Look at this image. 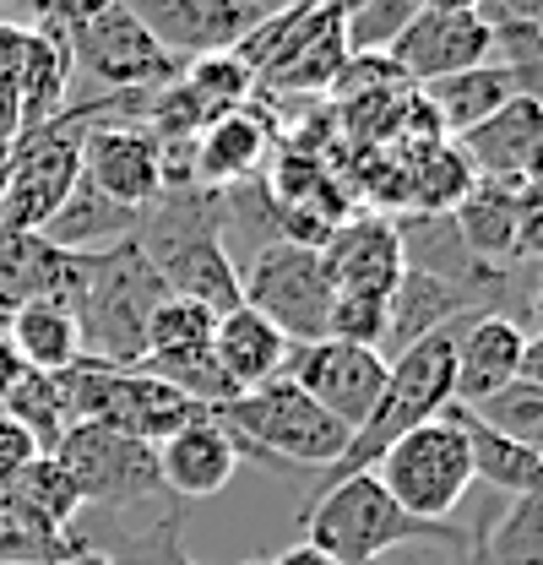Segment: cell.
Wrapping results in <instances>:
<instances>
[{"instance_id":"cell-1","label":"cell","mask_w":543,"mask_h":565,"mask_svg":"<svg viewBox=\"0 0 543 565\" xmlns=\"http://www.w3.org/2000/svg\"><path fill=\"white\" fill-rule=\"evenodd\" d=\"M136 245L169 282L174 299H196L212 316L239 310V267L223 245V196L212 191H163L136 217Z\"/></svg>"},{"instance_id":"cell-2","label":"cell","mask_w":543,"mask_h":565,"mask_svg":"<svg viewBox=\"0 0 543 565\" xmlns=\"http://www.w3.org/2000/svg\"><path fill=\"white\" fill-rule=\"evenodd\" d=\"M169 299V282L147 262L136 239L104 245L82 256V288H76V332H82V364L104 370H136L147 353V321Z\"/></svg>"},{"instance_id":"cell-3","label":"cell","mask_w":543,"mask_h":565,"mask_svg":"<svg viewBox=\"0 0 543 565\" xmlns=\"http://www.w3.org/2000/svg\"><path fill=\"white\" fill-rule=\"evenodd\" d=\"M451 403H457V332H435V338L403 349L397 359H386L381 403L348 435V451L338 457V468H327V484H338L348 473H370L375 457L392 440H403L407 429H418V424L440 419Z\"/></svg>"},{"instance_id":"cell-4","label":"cell","mask_w":543,"mask_h":565,"mask_svg":"<svg viewBox=\"0 0 543 565\" xmlns=\"http://www.w3.org/2000/svg\"><path fill=\"white\" fill-rule=\"evenodd\" d=\"M305 544H316L321 555L338 565H375L381 555L418 544V539H440V544H473L462 527H429L397 511V500L375 484V473H348L321 494H310V505L299 511Z\"/></svg>"},{"instance_id":"cell-5","label":"cell","mask_w":543,"mask_h":565,"mask_svg":"<svg viewBox=\"0 0 543 565\" xmlns=\"http://www.w3.org/2000/svg\"><path fill=\"white\" fill-rule=\"evenodd\" d=\"M217 424L239 446V462L256 457V462H277V468H321V473L338 468V457L348 451V435H353L327 408H316L288 375L217 408Z\"/></svg>"},{"instance_id":"cell-6","label":"cell","mask_w":543,"mask_h":565,"mask_svg":"<svg viewBox=\"0 0 543 565\" xmlns=\"http://www.w3.org/2000/svg\"><path fill=\"white\" fill-rule=\"evenodd\" d=\"M98 98L71 104L66 115H55L50 126L17 131L6 152V191H0V228L6 234H39L61 202L82 180V137L98 120Z\"/></svg>"},{"instance_id":"cell-7","label":"cell","mask_w":543,"mask_h":565,"mask_svg":"<svg viewBox=\"0 0 543 565\" xmlns=\"http://www.w3.org/2000/svg\"><path fill=\"white\" fill-rule=\"evenodd\" d=\"M375 484L397 500V511H407L413 522L446 527L451 511L462 505V494L473 490V457H468V435L451 419V408L440 419L407 429L403 440H392L375 457Z\"/></svg>"},{"instance_id":"cell-8","label":"cell","mask_w":543,"mask_h":565,"mask_svg":"<svg viewBox=\"0 0 543 565\" xmlns=\"http://www.w3.org/2000/svg\"><path fill=\"white\" fill-rule=\"evenodd\" d=\"M332 299L338 294H332L321 250L294 245V239H267L251 256V267L239 273V305H251L256 316H267L294 349L327 338Z\"/></svg>"},{"instance_id":"cell-9","label":"cell","mask_w":543,"mask_h":565,"mask_svg":"<svg viewBox=\"0 0 543 565\" xmlns=\"http://www.w3.org/2000/svg\"><path fill=\"white\" fill-rule=\"evenodd\" d=\"M50 457L76 479L87 511H131V505H152L163 494L158 451L120 429H104V424L76 419Z\"/></svg>"},{"instance_id":"cell-10","label":"cell","mask_w":543,"mask_h":565,"mask_svg":"<svg viewBox=\"0 0 543 565\" xmlns=\"http://www.w3.org/2000/svg\"><path fill=\"white\" fill-rule=\"evenodd\" d=\"M71 44V76H87L98 87V98H152L158 87H169L180 66L147 39V28L115 0L104 17L82 22L66 33Z\"/></svg>"},{"instance_id":"cell-11","label":"cell","mask_w":543,"mask_h":565,"mask_svg":"<svg viewBox=\"0 0 543 565\" xmlns=\"http://www.w3.org/2000/svg\"><path fill=\"white\" fill-rule=\"evenodd\" d=\"M120 6L147 28V39L174 66L239 50L272 17V6L262 0H120Z\"/></svg>"},{"instance_id":"cell-12","label":"cell","mask_w":543,"mask_h":565,"mask_svg":"<svg viewBox=\"0 0 543 565\" xmlns=\"http://www.w3.org/2000/svg\"><path fill=\"white\" fill-rule=\"evenodd\" d=\"M98 120L82 137V180L109 202L147 212L163 196V141L141 120H109V98H98Z\"/></svg>"},{"instance_id":"cell-13","label":"cell","mask_w":543,"mask_h":565,"mask_svg":"<svg viewBox=\"0 0 543 565\" xmlns=\"http://www.w3.org/2000/svg\"><path fill=\"white\" fill-rule=\"evenodd\" d=\"M316 408H327L338 424L359 429L370 419V408L381 403V386H386V353L359 349V343H338V338H316V343H299L288 353V370H283Z\"/></svg>"},{"instance_id":"cell-14","label":"cell","mask_w":543,"mask_h":565,"mask_svg":"<svg viewBox=\"0 0 543 565\" xmlns=\"http://www.w3.org/2000/svg\"><path fill=\"white\" fill-rule=\"evenodd\" d=\"M386 61L413 87L473 71L489 61V17L483 11H413V22L392 39Z\"/></svg>"},{"instance_id":"cell-15","label":"cell","mask_w":543,"mask_h":565,"mask_svg":"<svg viewBox=\"0 0 543 565\" xmlns=\"http://www.w3.org/2000/svg\"><path fill=\"white\" fill-rule=\"evenodd\" d=\"M321 262H327V278H332V294L338 299H381L392 305L397 282L407 273V256H403V234L392 217H348L327 234L321 245Z\"/></svg>"},{"instance_id":"cell-16","label":"cell","mask_w":543,"mask_h":565,"mask_svg":"<svg viewBox=\"0 0 543 565\" xmlns=\"http://www.w3.org/2000/svg\"><path fill=\"white\" fill-rule=\"evenodd\" d=\"M457 152L468 158L473 180H500V185L543 180V104L533 98L500 104L483 126L457 137Z\"/></svg>"},{"instance_id":"cell-17","label":"cell","mask_w":543,"mask_h":565,"mask_svg":"<svg viewBox=\"0 0 543 565\" xmlns=\"http://www.w3.org/2000/svg\"><path fill=\"white\" fill-rule=\"evenodd\" d=\"M82 288V256L55 250L44 234H6L0 228V316L22 305H76Z\"/></svg>"},{"instance_id":"cell-18","label":"cell","mask_w":543,"mask_h":565,"mask_svg":"<svg viewBox=\"0 0 543 565\" xmlns=\"http://www.w3.org/2000/svg\"><path fill=\"white\" fill-rule=\"evenodd\" d=\"M158 451V479L163 494L180 500H212L228 490V479L239 473V446L228 440V429L217 424V414H202L185 429H174L169 440L152 446Z\"/></svg>"},{"instance_id":"cell-19","label":"cell","mask_w":543,"mask_h":565,"mask_svg":"<svg viewBox=\"0 0 543 565\" xmlns=\"http://www.w3.org/2000/svg\"><path fill=\"white\" fill-rule=\"evenodd\" d=\"M288 353H294V343L272 327L267 316H256L251 305L217 316V327H212V359H217V370L228 375V386L239 397L277 381L288 370Z\"/></svg>"},{"instance_id":"cell-20","label":"cell","mask_w":543,"mask_h":565,"mask_svg":"<svg viewBox=\"0 0 543 565\" xmlns=\"http://www.w3.org/2000/svg\"><path fill=\"white\" fill-rule=\"evenodd\" d=\"M528 332L511 316H473L457 338V408H478L483 397L505 392L517 381Z\"/></svg>"},{"instance_id":"cell-21","label":"cell","mask_w":543,"mask_h":565,"mask_svg":"<svg viewBox=\"0 0 543 565\" xmlns=\"http://www.w3.org/2000/svg\"><path fill=\"white\" fill-rule=\"evenodd\" d=\"M473 316L478 305L457 282L407 267L397 294H392V305H386V343L381 349L403 353L413 343H424V338H435V332H451V321H473Z\"/></svg>"},{"instance_id":"cell-22","label":"cell","mask_w":543,"mask_h":565,"mask_svg":"<svg viewBox=\"0 0 543 565\" xmlns=\"http://www.w3.org/2000/svg\"><path fill=\"white\" fill-rule=\"evenodd\" d=\"M267 137L272 126L256 120L251 109H234V115L212 120L202 137L191 141V180H196V191L223 196L228 185H245L262 169V158H267Z\"/></svg>"},{"instance_id":"cell-23","label":"cell","mask_w":543,"mask_h":565,"mask_svg":"<svg viewBox=\"0 0 543 565\" xmlns=\"http://www.w3.org/2000/svg\"><path fill=\"white\" fill-rule=\"evenodd\" d=\"M517 202H522V185L473 180L468 196L446 212L473 262H483V267H511L517 262Z\"/></svg>"},{"instance_id":"cell-24","label":"cell","mask_w":543,"mask_h":565,"mask_svg":"<svg viewBox=\"0 0 543 565\" xmlns=\"http://www.w3.org/2000/svg\"><path fill=\"white\" fill-rule=\"evenodd\" d=\"M71 44L66 33L50 28H28V50H22V76H17V131L50 126L55 115L71 109Z\"/></svg>"},{"instance_id":"cell-25","label":"cell","mask_w":543,"mask_h":565,"mask_svg":"<svg viewBox=\"0 0 543 565\" xmlns=\"http://www.w3.org/2000/svg\"><path fill=\"white\" fill-rule=\"evenodd\" d=\"M418 98L429 104L440 137L457 141V137H468L473 126H483L500 104H511L517 87H511V76L494 66V61H483V66H473V71H457V76H440V82L418 87Z\"/></svg>"},{"instance_id":"cell-26","label":"cell","mask_w":543,"mask_h":565,"mask_svg":"<svg viewBox=\"0 0 543 565\" xmlns=\"http://www.w3.org/2000/svg\"><path fill=\"white\" fill-rule=\"evenodd\" d=\"M136 217L141 212L120 207V202H109L104 191H93L87 180H76V191H71L61 212L39 228L55 250H71V256H87V250H104V245H120V239H131L136 234Z\"/></svg>"},{"instance_id":"cell-27","label":"cell","mask_w":543,"mask_h":565,"mask_svg":"<svg viewBox=\"0 0 543 565\" xmlns=\"http://www.w3.org/2000/svg\"><path fill=\"white\" fill-rule=\"evenodd\" d=\"M6 343L17 349V359L39 375H66L82 364V332L76 316L61 305H22L6 321Z\"/></svg>"},{"instance_id":"cell-28","label":"cell","mask_w":543,"mask_h":565,"mask_svg":"<svg viewBox=\"0 0 543 565\" xmlns=\"http://www.w3.org/2000/svg\"><path fill=\"white\" fill-rule=\"evenodd\" d=\"M451 419L462 424V435H468L473 479H483V484H494V490H505V494H533V479H539V451H528V446L505 440L500 429L478 424L473 414H468V408H457V403H451Z\"/></svg>"},{"instance_id":"cell-29","label":"cell","mask_w":543,"mask_h":565,"mask_svg":"<svg viewBox=\"0 0 543 565\" xmlns=\"http://www.w3.org/2000/svg\"><path fill=\"white\" fill-rule=\"evenodd\" d=\"M6 500H17V505L33 511L39 522H50L55 533H71V527L82 522V511H87V500H82V490H76V479H71L50 451H39V457L6 484Z\"/></svg>"},{"instance_id":"cell-30","label":"cell","mask_w":543,"mask_h":565,"mask_svg":"<svg viewBox=\"0 0 543 565\" xmlns=\"http://www.w3.org/2000/svg\"><path fill=\"white\" fill-rule=\"evenodd\" d=\"M0 414H6L11 424H22V429L33 435L39 451H55L61 435L76 424L66 381H61V375H39V370H28V375L11 386V397L0 403Z\"/></svg>"},{"instance_id":"cell-31","label":"cell","mask_w":543,"mask_h":565,"mask_svg":"<svg viewBox=\"0 0 543 565\" xmlns=\"http://www.w3.org/2000/svg\"><path fill=\"white\" fill-rule=\"evenodd\" d=\"M489 565H543V494H511V505L478 533Z\"/></svg>"},{"instance_id":"cell-32","label":"cell","mask_w":543,"mask_h":565,"mask_svg":"<svg viewBox=\"0 0 543 565\" xmlns=\"http://www.w3.org/2000/svg\"><path fill=\"white\" fill-rule=\"evenodd\" d=\"M489 61L511 76L517 98L543 104V28L511 22V17H489Z\"/></svg>"},{"instance_id":"cell-33","label":"cell","mask_w":543,"mask_h":565,"mask_svg":"<svg viewBox=\"0 0 543 565\" xmlns=\"http://www.w3.org/2000/svg\"><path fill=\"white\" fill-rule=\"evenodd\" d=\"M71 550H76L71 533H55L50 522H39L33 511L0 494V565H55Z\"/></svg>"},{"instance_id":"cell-34","label":"cell","mask_w":543,"mask_h":565,"mask_svg":"<svg viewBox=\"0 0 543 565\" xmlns=\"http://www.w3.org/2000/svg\"><path fill=\"white\" fill-rule=\"evenodd\" d=\"M180 82L196 93V104H202L212 120H223V115L245 109V98H251V87H256V71L228 50V55H202V61L180 66Z\"/></svg>"},{"instance_id":"cell-35","label":"cell","mask_w":543,"mask_h":565,"mask_svg":"<svg viewBox=\"0 0 543 565\" xmlns=\"http://www.w3.org/2000/svg\"><path fill=\"white\" fill-rule=\"evenodd\" d=\"M418 0H342V39H348V55L353 61H370V55H386L392 39L413 22Z\"/></svg>"},{"instance_id":"cell-36","label":"cell","mask_w":543,"mask_h":565,"mask_svg":"<svg viewBox=\"0 0 543 565\" xmlns=\"http://www.w3.org/2000/svg\"><path fill=\"white\" fill-rule=\"evenodd\" d=\"M468 414H473L478 424H489V429H500L505 440H517V446H528V451H543V392L539 386L511 381L505 392L483 397Z\"/></svg>"},{"instance_id":"cell-37","label":"cell","mask_w":543,"mask_h":565,"mask_svg":"<svg viewBox=\"0 0 543 565\" xmlns=\"http://www.w3.org/2000/svg\"><path fill=\"white\" fill-rule=\"evenodd\" d=\"M212 327L217 316L196 305V299H163L147 321V353L141 359H163V353H191V349H206L212 343Z\"/></svg>"},{"instance_id":"cell-38","label":"cell","mask_w":543,"mask_h":565,"mask_svg":"<svg viewBox=\"0 0 543 565\" xmlns=\"http://www.w3.org/2000/svg\"><path fill=\"white\" fill-rule=\"evenodd\" d=\"M327 338L381 353V343H386V305H381V299H332Z\"/></svg>"},{"instance_id":"cell-39","label":"cell","mask_w":543,"mask_h":565,"mask_svg":"<svg viewBox=\"0 0 543 565\" xmlns=\"http://www.w3.org/2000/svg\"><path fill=\"white\" fill-rule=\"evenodd\" d=\"M115 0H28V28H50V33H76L82 22L104 17Z\"/></svg>"},{"instance_id":"cell-40","label":"cell","mask_w":543,"mask_h":565,"mask_svg":"<svg viewBox=\"0 0 543 565\" xmlns=\"http://www.w3.org/2000/svg\"><path fill=\"white\" fill-rule=\"evenodd\" d=\"M517 262H543V180L522 185L517 202Z\"/></svg>"},{"instance_id":"cell-41","label":"cell","mask_w":543,"mask_h":565,"mask_svg":"<svg viewBox=\"0 0 543 565\" xmlns=\"http://www.w3.org/2000/svg\"><path fill=\"white\" fill-rule=\"evenodd\" d=\"M483 17H511V22H533L543 28V0H483Z\"/></svg>"},{"instance_id":"cell-42","label":"cell","mask_w":543,"mask_h":565,"mask_svg":"<svg viewBox=\"0 0 543 565\" xmlns=\"http://www.w3.org/2000/svg\"><path fill=\"white\" fill-rule=\"evenodd\" d=\"M517 381H528V386H539V392H543V332H533V338L522 343V364H517Z\"/></svg>"},{"instance_id":"cell-43","label":"cell","mask_w":543,"mask_h":565,"mask_svg":"<svg viewBox=\"0 0 543 565\" xmlns=\"http://www.w3.org/2000/svg\"><path fill=\"white\" fill-rule=\"evenodd\" d=\"M22 375H28V364H22V359H17V349H11V343H6V338H0V403H6V397H11V386H17V381H22Z\"/></svg>"},{"instance_id":"cell-44","label":"cell","mask_w":543,"mask_h":565,"mask_svg":"<svg viewBox=\"0 0 543 565\" xmlns=\"http://www.w3.org/2000/svg\"><path fill=\"white\" fill-rule=\"evenodd\" d=\"M267 565H338V561H332V555H321L316 544H305V539H299V544H288L283 555H272Z\"/></svg>"},{"instance_id":"cell-45","label":"cell","mask_w":543,"mask_h":565,"mask_svg":"<svg viewBox=\"0 0 543 565\" xmlns=\"http://www.w3.org/2000/svg\"><path fill=\"white\" fill-rule=\"evenodd\" d=\"M55 565H115V561H109V555H98L93 544H76L66 561H55Z\"/></svg>"},{"instance_id":"cell-46","label":"cell","mask_w":543,"mask_h":565,"mask_svg":"<svg viewBox=\"0 0 543 565\" xmlns=\"http://www.w3.org/2000/svg\"><path fill=\"white\" fill-rule=\"evenodd\" d=\"M483 0H418V11H478Z\"/></svg>"},{"instance_id":"cell-47","label":"cell","mask_w":543,"mask_h":565,"mask_svg":"<svg viewBox=\"0 0 543 565\" xmlns=\"http://www.w3.org/2000/svg\"><path fill=\"white\" fill-rule=\"evenodd\" d=\"M533 327H539V332H543V288H539V294H533Z\"/></svg>"},{"instance_id":"cell-48","label":"cell","mask_w":543,"mask_h":565,"mask_svg":"<svg viewBox=\"0 0 543 565\" xmlns=\"http://www.w3.org/2000/svg\"><path fill=\"white\" fill-rule=\"evenodd\" d=\"M6 152H11V147H0V191H6Z\"/></svg>"},{"instance_id":"cell-49","label":"cell","mask_w":543,"mask_h":565,"mask_svg":"<svg viewBox=\"0 0 543 565\" xmlns=\"http://www.w3.org/2000/svg\"><path fill=\"white\" fill-rule=\"evenodd\" d=\"M468 565H489L483 555H478V533H473V561H468Z\"/></svg>"},{"instance_id":"cell-50","label":"cell","mask_w":543,"mask_h":565,"mask_svg":"<svg viewBox=\"0 0 543 565\" xmlns=\"http://www.w3.org/2000/svg\"><path fill=\"white\" fill-rule=\"evenodd\" d=\"M272 6H283V0H272ZM294 6H310V0H294Z\"/></svg>"},{"instance_id":"cell-51","label":"cell","mask_w":543,"mask_h":565,"mask_svg":"<svg viewBox=\"0 0 543 565\" xmlns=\"http://www.w3.org/2000/svg\"><path fill=\"white\" fill-rule=\"evenodd\" d=\"M262 6H272V0H262ZM272 11H277V6H272Z\"/></svg>"},{"instance_id":"cell-52","label":"cell","mask_w":543,"mask_h":565,"mask_svg":"<svg viewBox=\"0 0 543 565\" xmlns=\"http://www.w3.org/2000/svg\"><path fill=\"white\" fill-rule=\"evenodd\" d=\"M462 565H468V561H462Z\"/></svg>"}]
</instances>
